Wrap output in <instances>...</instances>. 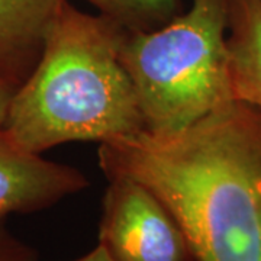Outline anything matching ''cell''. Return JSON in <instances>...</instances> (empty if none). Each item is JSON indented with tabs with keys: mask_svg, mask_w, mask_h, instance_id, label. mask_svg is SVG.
<instances>
[{
	"mask_svg": "<svg viewBox=\"0 0 261 261\" xmlns=\"http://www.w3.org/2000/svg\"><path fill=\"white\" fill-rule=\"evenodd\" d=\"M97 160L159 196L197 261H261V109L231 100L174 134L102 142Z\"/></svg>",
	"mask_w": 261,
	"mask_h": 261,
	"instance_id": "obj_1",
	"label": "cell"
},
{
	"mask_svg": "<svg viewBox=\"0 0 261 261\" xmlns=\"http://www.w3.org/2000/svg\"><path fill=\"white\" fill-rule=\"evenodd\" d=\"M125 27L64 0L41 58L12 99L3 129L32 154L67 142H106L145 130L119 58Z\"/></svg>",
	"mask_w": 261,
	"mask_h": 261,
	"instance_id": "obj_2",
	"label": "cell"
},
{
	"mask_svg": "<svg viewBox=\"0 0 261 261\" xmlns=\"http://www.w3.org/2000/svg\"><path fill=\"white\" fill-rule=\"evenodd\" d=\"M231 0H190L154 31L125 28L119 58L138 94L145 132L174 134L233 100L228 73Z\"/></svg>",
	"mask_w": 261,
	"mask_h": 261,
	"instance_id": "obj_3",
	"label": "cell"
},
{
	"mask_svg": "<svg viewBox=\"0 0 261 261\" xmlns=\"http://www.w3.org/2000/svg\"><path fill=\"white\" fill-rule=\"evenodd\" d=\"M99 245L111 261H197L167 205L142 183L121 176L108 178Z\"/></svg>",
	"mask_w": 261,
	"mask_h": 261,
	"instance_id": "obj_4",
	"label": "cell"
},
{
	"mask_svg": "<svg viewBox=\"0 0 261 261\" xmlns=\"http://www.w3.org/2000/svg\"><path fill=\"white\" fill-rule=\"evenodd\" d=\"M87 186L83 171L29 152L0 128V218L45 211Z\"/></svg>",
	"mask_w": 261,
	"mask_h": 261,
	"instance_id": "obj_5",
	"label": "cell"
},
{
	"mask_svg": "<svg viewBox=\"0 0 261 261\" xmlns=\"http://www.w3.org/2000/svg\"><path fill=\"white\" fill-rule=\"evenodd\" d=\"M64 0H0V75L20 86L38 64Z\"/></svg>",
	"mask_w": 261,
	"mask_h": 261,
	"instance_id": "obj_6",
	"label": "cell"
},
{
	"mask_svg": "<svg viewBox=\"0 0 261 261\" xmlns=\"http://www.w3.org/2000/svg\"><path fill=\"white\" fill-rule=\"evenodd\" d=\"M226 47L232 99L261 109V0H231Z\"/></svg>",
	"mask_w": 261,
	"mask_h": 261,
	"instance_id": "obj_7",
	"label": "cell"
},
{
	"mask_svg": "<svg viewBox=\"0 0 261 261\" xmlns=\"http://www.w3.org/2000/svg\"><path fill=\"white\" fill-rule=\"evenodd\" d=\"M108 16L132 31L159 29L181 13L180 0H84Z\"/></svg>",
	"mask_w": 261,
	"mask_h": 261,
	"instance_id": "obj_8",
	"label": "cell"
},
{
	"mask_svg": "<svg viewBox=\"0 0 261 261\" xmlns=\"http://www.w3.org/2000/svg\"><path fill=\"white\" fill-rule=\"evenodd\" d=\"M6 218H0V261H38L34 247L22 241L5 224Z\"/></svg>",
	"mask_w": 261,
	"mask_h": 261,
	"instance_id": "obj_9",
	"label": "cell"
},
{
	"mask_svg": "<svg viewBox=\"0 0 261 261\" xmlns=\"http://www.w3.org/2000/svg\"><path fill=\"white\" fill-rule=\"evenodd\" d=\"M18 87L19 86L0 75V128H3V123L6 121V116L9 112L10 103Z\"/></svg>",
	"mask_w": 261,
	"mask_h": 261,
	"instance_id": "obj_10",
	"label": "cell"
},
{
	"mask_svg": "<svg viewBox=\"0 0 261 261\" xmlns=\"http://www.w3.org/2000/svg\"><path fill=\"white\" fill-rule=\"evenodd\" d=\"M74 261H111V260H109V257H108L106 251H105L102 247L97 244V247H96L94 250L89 251L87 254H84L83 257H80V258H77V260Z\"/></svg>",
	"mask_w": 261,
	"mask_h": 261,
	"instance_id": "obj_11",
	"label": "cell"
}]
</instances>
